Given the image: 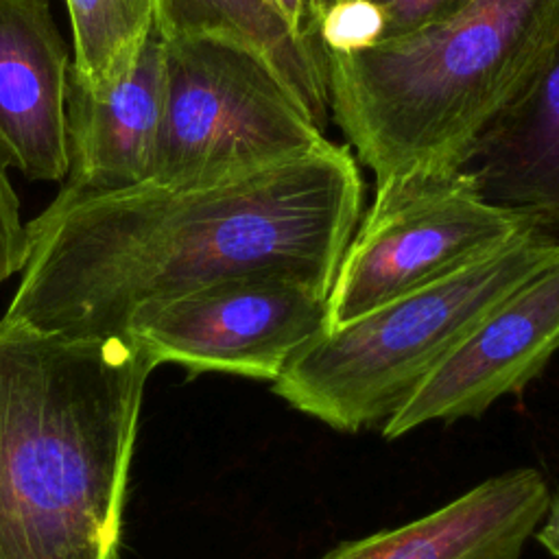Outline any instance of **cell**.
Masks as SVG:
<instances>
[{"label":"cell","instance_id":"cell-9","mask_svg":"<svg viewBox=\"0 0 559 559\" xmlns=\"http://www.w3.org/2000/svg\"><path fill=\"white\" fill-rule=\"evenodd\" d=\"M70 52L48 0H0V164L26 179L68 173Z\"/></svg>","mask_w":559,"mask_h":559},{"label":"cell","instance_id":"cell-10","mask_svg":"<svg viewBox=\"0 0 559 559\" xmlns=\"http://www.w3.org/2000/svg\"><path fill=\"white\" fill-rule=\"evenodd\" d=\"M164 114V44L153 33L133 72L114 90L92 94L70 68L68 173L52 203L109 194L146 183Z\"/></svg>","mask_w":559,"mask_h":559},{"label":"cell","instance_id":"cell-5","mask_svg":"<svg viewBox=\"0 0 559 559\" xmlns=\"http://www.w3.org/2000/svg\"><path fill=\"white\" fill-rule=\"evenodd\" d=\"M162 44L164 114L151 183L212 186L330 142L297 92L258 50L207 35Z\"/></svg>","mask_w":559,"mask_h":559},{"label":"cell","instance_id":"cell-3","mask_svg":"<svg viewBox=\"0 0 559 559\" xmlns=\"http://www.w3.org/2000/svg\"><path fill=\"white\" fill-rule=\"evenodd\" d=\"M559 48V0H469L367 46L323 52L330 120L376 186L454 173Z\"/></svg>","mask_w":559,"mask_h":559},{"label":"cell","instance_id":"cell-1","mask_svg":"<svg viewBox=\"0 0 559 559\" xmlns=\"http://www.w3.org/2000/svg\"><path fill=\"white\" fill-rule=\"evenodd\" d=\"M362 216L347 144L201 188L140 183L26 223L28 260L7 319L66 336H120L131 317L249 275L332 288Z\"/></svg>","mask_w":559,"mask_h":559},{"label":"cell","instance_id":"cell-11","mask_svg":"<svg viewBox=\"0 0 559 559\" xmlns=\"http://www.w3.org/2000/svg\"><path fill=\"white\" fill-rule=\"evenodd\" d=\"M548 502L539 472L511 469L419 520L345 542L321 559H520Z\"/></svg>","mask_w":559,"mask_h":559},{"label":"cell","instance_id":"cell-8","mask_svg":"<svg viewBox=\"0 0 559 559\" xmlns=\"http://www.w3.org/2000/svg\"><path fill=\"white\" fill-rule=\"evenodd\" d=\"M557 349L559 255L480 319L382 426V435L397 439L426 421L478 417L498 397L520 393Z\"/></svg>","mask_w":559,"mask_h":559},{"label":"cell","instance_id":"cell-15","mask_svg":"<svg viewBox=\"0 0 559 559\" xmlns=\"http://www.w3.org/2000/svg\"><path fill=\"white\" fill-rule=\"evenodd\" d=\"M469 0H330L310 15L321 52L367 46L441 20Z\"/></svg>","mask_w":559,"mask_h":559},{"label":"cell","instance_id":"cell-18","mask_svg":"<svg viewBox=\"0 0 559 559\" xmlns=\"http://www.w3.org/2000/svg\"><path fill=\"white\" fill-rule=\"evenodd\" d=\"M273 2L297 33L312 35L310 33V0H273Z\"/></svg>","mask_w":559,"mask_h":559},{"label":"cell","instance_id":"cell-16","mask_svg":"<svg viewBox=\"0 0 559 559\" xmlns=\"http://www.w3.org/2000/svg\"><path fill=\"white\" fill-rule=\"evenodd\" d=\"M28 260V229L22 221L20 199L0 164V284L22 271Z\"/></svg>","mask_w":559,"mask_h":559},{"label":"cell","instance_id":"cell-7","mask_svg":"<svg viewBox=\"0 0 559 559\" xmlns=\"http://www.w3.org/2000/svg\"><path fill=\"white\" fill-rule=\"evenodd\" d=\"M328 290L280 275L216 282L148 306L120 336L151 362L277 380L288 360L328 328Z\"/></svg>","mask_w":559,"mask_h":559},{"label":"cell","instance_id":"cell-6","mask_svg":"<svg viewBox=\"0 0 559 559\" xmlns=\"http://www.w3.org/2000/svg\"><path fill=\"white\" fill-rule=\"evenodd\" d=\"M535 229L483 199L459 173H421L376 186L328 295V328L448 277Z\"/></svg>","mask_w":559,"mask_h":559},{"label":"cell","instance_id":"cell-12","mask_svg":"<svg viewBox=\"0 0 559 559\" xmlns=\"http://www.w3.org/2000/svg\"><path fill=\"white\" fill-rule=\"evenodd\" d=\"M456 170L483 199L559 240V48Z\"/></svg>","mask_w":559,"mask_h":559},{"label":"cell","instance_id":"cell-4","mask_svg":"<svg viewBox=\"0 0 559 559\" xmlns=\"http://www.w3.org/2000/svg\"><path fill=\"white\" fill-rule=\"evenodd\" d=\"M557 255L559 240L531 229L448 277L330 325L288 360L273 393L341 432L384 426L509 290Z\"/></svg>","mask_w":559,"mask_h":559},{"label":"cell","instance_id":"cell-14","mask_svg":"<svg viewBox=\"0 0 559 559\" xmlns=\"http://www.w3.org/2000/svg\"><path fill=\"white\" fill-rule=\"evenodd\" d=\"M74 61L72 72L92 94L120 85L155 33V0H66Z\"/></svg>","mask_w":559,"mask_h":559},{"label":"cell","instance_id":"cell-13","mask_svg":"<svg viewBox=\"0 0 559 559\" xmlns=\"http://www.w3.org/2000/svg\"><path fill=\"white\" fill-rule=\"evenodd\" d=\"M155 35L223 37L266 57L314 120H330L325 61L312 35L297 33L273 0H155Z\"/></svg>","mask_w":559,"mask_h":559},{"label":"cell","instance_id":"cell-17","mask_svg":"<svg viewBox=\"0 0 559 559\" xmlns=\"http://www.w3.org/2000/svg\"><path fill=\"white\" fill-rule=\"evenodd\" d=\"M535 539L552 555L559 559V491L550 498L544 524L535 531Z\"/></svg>","mask_w":559,"mask_h":559},{"label":"cell","instance_id":"cell-2","mask_svg":"<svg viewBox=\"0 0 559 559\" xmlns=\"http://www.w3.org/2000/svg\"><path fill=\"white\" fill-rule=\"evenodd\" d=\"M153 369L127 336L0 319V559H118Z\"/></svg>","mask_w":559,"mask_h":559},{"label":"cell","instance_id":"cell-19","mask_svg":"<svg viewBox=\"0 0 559 559\" xmlns=\"http://www.w3.org/2000/svg\"><path fill=\"white\" fill-rule=\"evenodd\" d=\"M330 0H310V15L317 13L321 7H325Z\"/></svg>","mask_w":559,"mask_h":559}]
</instances>
